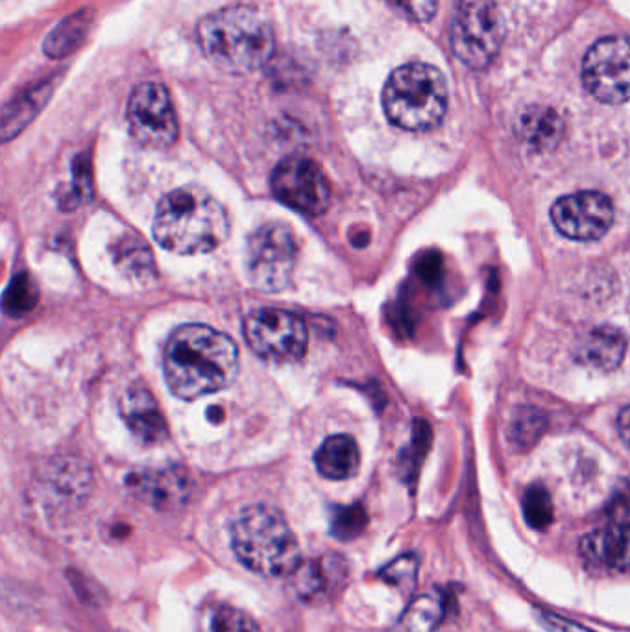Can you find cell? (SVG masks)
I'll use <instances>...</instances> for the list:
<instances>
[{
    "instance_id": "7",
    "label": "cell",
    "mask_w": 630,
    "mask_h": 632,
    "mask_svg": "<svg viewBox=\"0 0 630 632\" xmlns=\"http://www.w3.org/2000/svg\"><path fill=\"white\" fill-rule=\"evenodd\" d=\"M299 242L283 224H265L246 242V272L251 285L265 293H280L292 281Z\"/></svg>"
},
{
    "instance_id": "9",
    "label": "cell",
    "mask_w": 630,
    "mask_h": 632,
    "mask_svg": "<svg viewBox=\"0 0 630 632\" xmlns=\"http://www.w3.org/2000/svg\"><path fill=\"white\" fill-rule=\"evenodd\" d=\"M583 83L605 104L630 100V40L614 35L589 47L583 61Z\"/></svg>"
},
{
    "instance_id": "11",
    "label": "cell",
    "mask_w": 630,
    "mask_h": 632,
    "mask_svg": "<svg viewBox=\"0 0 630 632\" xmlns=\"http://www.w3.org/2000/svg\"><path fill=\"white\" fill-rule=\"evenodd\" d=\"M272 191L281 204L305 217H318L331 200V188L324 170L307 158L283 159L272 174Z\"/></svg>"
},
{
    "instance_id": "19",
    "label": "cell",
    "mask_w": 630,
    "mask_h": 632,
    "mask_svg": "<svg viewBox=\"0 0 630 632\" xmlns=\"http://www.w3.org/2000/svg\"><path fill=\"white\" fill-rule=\"evenodd\" d=\"M316 469L324 477L333 481L350 479L361 464V453L350 435H335L318 448L315 455Z\"/></svg>"
},
{
    "instance_id": "20",
    "label": "cell",
    "mask_w": 630,
    "mask_h": 632,
    "mask_svg": "<svg viewBox=\"0 0 630 632\" xmlns=\"http://www.w3.org/2000/svg\"><path fill=\"white\" fill-rule=\"evenodd\" d=\"M89 479L91 475L88 470L78 464H61L47 475V481L43 483V492L47 494L48 504L61 509L65 505L80 504L89 490Z\"/></svg>"
},
{
    "instance_id": "3",
    "label": "cell",
    "mask_w": 630,
    "mask_h": 632,
    "mask_svg": "<svg viewBox=\"0 0 630 632\" xmlns=\"http://www.w3.org/2000/svg\"><path fill=\"white\" fill-rule=\"evenodd\" d=\"M228 213L199 188L176 189L159 202L154 237L181 256L213 252L228 239Z\"/></svg>"
},
{
    "instance_id": "27",
    "label": "cell",
    "mask_w": 630,
    "mask_h": 632,
    "mask_svg": "<svg viewBox=\"0 0 630 632\" xmlns=\"http://www.w3.org/2000/svg\"><path fill=\"white\" fill-rule=\"evenodd\" d=\"M204 632H261L256 621L234 607H216L205 620Z\"/></svg>"
},
{
    "instance_id": "21",
    "label": "cell",
    "mask_w": 630,
    "mask_h": 632,
    "mask_svg": "<svg viewBox=\"0 0 630 632\" xmlns=\"http://www.w3.org/2000/svg\"><path fill=\"white\" fill-rule=\"evenodd\" d=\"M93 18L91 10H82V12L72 13L69 18H65L47 35V40L43 43V53L53 59H61L75 53L86 42L91 24H93Z\"/></svg>"
},
{
    "instance_id": "12",
    "label": "cell",
    "mask_w": 630,
    "mask_h": 632,
    "mask_svg": "<svg viewBox=\"0 0 630 632\" xmlns=\"http://www.w3.org/2000/svg\"><path fill=\"white\" fill-rule=\"evenodd\" d=\"M551 221L567 239L597 240L612 226L614 205L597 191L566 194L554 202Z\"/></svg>"
},
{
    "instance_id": "8",
    "label": "cell",
    "mask_w": 630,
    "mask_h": 632,
    "mask_svg": "<svg viewBox=\"0 0 630 632\" xmlns=\"http://www.w3.org/2000/svg\"><path fill=\"white\" fill-rule=\"evenodd\" d=\"M246 342L257 356L272 363H296L307 350L304 318L283 309H257L245 318Z\"/></svg>"
},
{
    "instance_id": "16",
    "label": "cell",
    "mask_w": 630,
    "mask_h": 632,
    "mask_svg": "<svg viewBox=\"0 0 630 632\" xmlns=\"http://www.w3.org/2000/svg\"><path fill=\"white\" fill-rule=\"evenodd\" d=\"M348 577V568L342 556L327 555L316 561L302 562L292 574L294 588L300 599L316 601L339 591Z\"/></svg>"
},
{
    "instance_id": "1",
    "label": "cell",
    "mask_w": 630,
    "mask_h": 632,
    "mask_svg": "<svg viewBox=\"0 0 630 632\" xmlns=\"http://www.w3.org/2000/svg\"><path fill=\"white\" fill-rule=\"evenodd\" d=\"M165 380L175 396L199 399L232 385L239 372V350L228 335L189 324L165 346Z\"/></svg>"
},
{
    "instance_id": "28",
    "label": "cell",
    "mask_w": 630,
    "mask_h": 632,
    "mask_svg": "<svg viewBox=\"0 0 630 632\" xmlns=\"http://www.w3.org/2000/svg\"><path fill=\"white\" fill-rule=\"evenodd\" d=\"M418 566L420 562L416 555L409 553V555L397 556L396 561H392L381 569L380 577L403 594H410L415 590Z\"/></svg>"
},
{
    "instance_id": "5",
    "label": "cell",
    "mask_w": 630,
    "mask_h": 632,
    "mask_svg": "<svg viewBox=\"0 0 630 632\" xmlns=\"http://www.w3.org/2000/svg\"><path fill=\"white\" fill-rule=\"evenodd\" d=\"M383 110L397 128H437L448 112V86L442 72L427 64H407L394 70L383 89Z\"/></svg>"
},
{
    "instance_id": "15",
    "label": "cell",
    "mask_w": 630,
    "mask_h": 632,
    "mask_svg": "<svg viewBox=\"0 0 630 632\" xmlns=\"http://www.w3.org/2000/svg\"><path fill=\"white\" fill-rule=\"evenodd\" d=\"M121 415H123L130 431L135 439L146 445L159 444L169 437V428L158 402L150 391L135 386L130 388L121 399Z\"/></svg>"
},
{
    "instance_id": "25",
    "label": "cell",
    "mask_w": 630,
    "mask_h": 632,
    "mask_svg": "<svg viewBox=\"0 0 630 632\" xmlns=\"http://www.w3.org/2000/svg\"><path fill=\"white\" fill-rule=\"evenodd\" d=\"M37 304V287L29 274L13 278L7 294H4V311L7 315L23 316L34 309Z\"/></svg>"
},
{
    "instance_id": "17",
    "label": "cell",
    "mask_w": 630,
    "mask_h": 632,
    "mask_svg": "<svg viewBox=\"0 0 630 632\" xmlns=\"http://www.w3.org/2000/svg\"><path fill=\"white\" fill-rule=\"evenodd\" d=\"M627 342L618 329L603 328L592 329L575 348V359L578 363L599 372H612L618 369L625 358Z\"/></svg>"
},
{
    "instance_id": "29",
    "label": "cell",
    "mask_w": 630,
    "mask_h": 632,
    "mask_svg": "<svg viewBox=\"0 0 630 632\" xmlns=\"http://www.w3.org/2000/svg\"><path fill=\"white\" fill-rule=\"evenodd\" d=\"M392 2L418 23L431 21L437 13L438 0H392Z\"/></svg>"
},
{
    "instance_id": "4",
    "label": "cell",
    "mask_w": 630,
    "mask_h": 632,
    "mask_svg": "<svg viewBox=\"0 0 630 632\" xmlns=\"http://www.w3.org/2000/svg\"><path fill=\"white\" fill-rule=\"evenodd\" d=\"M232 545L246 568L263 577H286L302 564L299 540L280 510L269 505H251L237 516Z\"/></svg>"
},
{
    "instance_id": "23",
    "label": "cell",
    "mask_w": 630,
    "mask_h": 632,
    "mask_svg": "<svg viewBox=\"0 0 630 632\" xmlns=\"http://www.w3.org/2000/svg\"><path fill=\"white\" fill-rule=\"evenodd\" d=\"M524 516L529 527L537 531H543L553 523V501L545 486L532 485L527 488L526 496H524Z\"/></svg>"
},
{
    "instance_id": "6",
    "label": "cell",
    "mask_w": 630,
    "mask_h": 632,
    "mask_svg": "<svg viewBox=\"0 0 630 632\" xmlns=\"http://www.w3.org/2000/svg\"><path fill=\"white\" fill-rule=\"evenodd\" d=\"M505 40V21L494 0H459L451 21V48L459 61L483 70L496 59Z\"/></svg>"
},
{
    "instance_id": "30",
    "label": "cell",
    "mask_w": 630,
    "mask_h": 632,
    "mask_svg": "<svg viewBox=\"0 0 630 632\" xmlns=\"http://www.w3.org/2000/svg\"><path fill=\"white\" fill-rule=\"evenodd\" d=\"M538 621L548 632H596L588 627L581 625L577 621L567 620L562 616L549 612V610H538Z\"/></svg>"
},
{
    "instance_id": "31",
    "label": "cell",
    "mask_w": 630,
    "mask_h": 632,
    "mask_svg": "<svg viewBox=\"0 0 630 632\" xmlns=\"http://www.w3.org/2000/svg\"><path fill=\"white\" fill-rule=\"evenodd\" d=\"M619 437L630 448V405H627L618 416Z\"/></svg>"
},
{
    "instance_id": "26",
    "label": "cell",
    "mask_w": 630,
    "mask_h": 632,
    "mask_svg": "<svg viewBox=\"0 0 630 632\" xmlns=\"http://www.w3.org/2000/svg\"><path fill=\"white\" fill-rule=\"evenodd\" d=\"M368 515L362 505L335 507L331 515V533L335 539L353 540L367 529Z\"/></svg>"
},
{
    "instance_id": "2",
    "label": "cell",
    "mask_w": 630,
    "mask_h": 632,
    "mask_svg": "<svg viewBox=\"0 0 630 632\" xmlns=\"http://www.w3.org/2000/svg\"><path fill=\"white\" fill-rule=\"evenodd\" d=\"M200 47L218 69L245 75L261 69L274 53V30L257 8L228 7L199 24Z\"/></svg>"
},
{
    "instance_id": "13",
    "label": "cell",
    "mask_w": 630,
    "mask_h": 632,
    "mask_svg": "<svg viewBox=\"0 0 630 632\" xmlns=\"http://www.w3.org/2000/svg\"><path fill=\"white\" fill-rule=\"evenodd\" d=\"M581 556L594 572H627L630 569V526L612 521L581 540Z\"/></svg>"
},
{
    "instance_id": "24",
    "label": "cell",
    "mask_w": 630,
    "mask_h": 632,
    "mask_svg": "<svg viewBox=\"0 0 630 632\" xmlns=\"http://www.w3.org/2000/svg\"><path fill=\"white\" fill-rule=\"evenodd\" d=\"M47 86H42V88L29 91L18 102L13 100L12 105H8V108H13V112H8V110L4 112V139H8L12 134H18V129L23 128L24 124L34 117L43 102L47 100Z\"/></svg>"
},
{
    "instance_id": "18",
    "label": "cell",
    "mask_w": 630,
    "mask_h": 632,
    "mask_svg": "<svg viewBox=\"0 0 630 632\" xmlns=\"http://www.w3.org/2000/svg\"><path fill=\"white\" fill-rule=\"evenodd\" d=\"M516 134L521 143L537 153L553 150L564 135V121L549 105H531L516 123Z\"/></svg>"
},
{
    "instance_id": "14",
    "label": "cell",
    "mask_w": 630,
    "mask_h": 632,
    "mask_svg": "<svg viewBox=\"0 0 630 632\" xmlns=\"http://www.w3.org/2000/svg\"><path fill=\"white\" fill-rule=\"evenodd\" d=\"M130 492L143 504L158 510H178L188 504L193 485L180 470L137 472L126 481Z\"/></svg>"
},
{
    "instance_id": "22",
    "label": "cell",
    "mask_w": 630,
    "mask_h": 632,
    "mask_svg": "<svg viewBox=\"0 0 630 632\" xmlns=\"http://www.w3.org/2000/svg\"><path fill=\"white\" fill-rule=\"evenodd\" d=\"M446 614L443 597L437 591L421 594L410 601L394 632H435Z\"/></svg>"
},
{
    "instance_id": "10",
    "label": "cell",
    "mask_w": 630,
    "mask_h": 632,
    "mask_svg": "<svg viewBox=\"0 0 630 632\" xmlns=\"http://www.w3.org/2000/svg\"><path fill=\"white\" fill-rule=\"evenodd\" d=\"M130 134L140 145L169 148L178 139V117L169 91L161 83L146 82L135 88L128 102Z\"/></svg>"
}]
</instances>
